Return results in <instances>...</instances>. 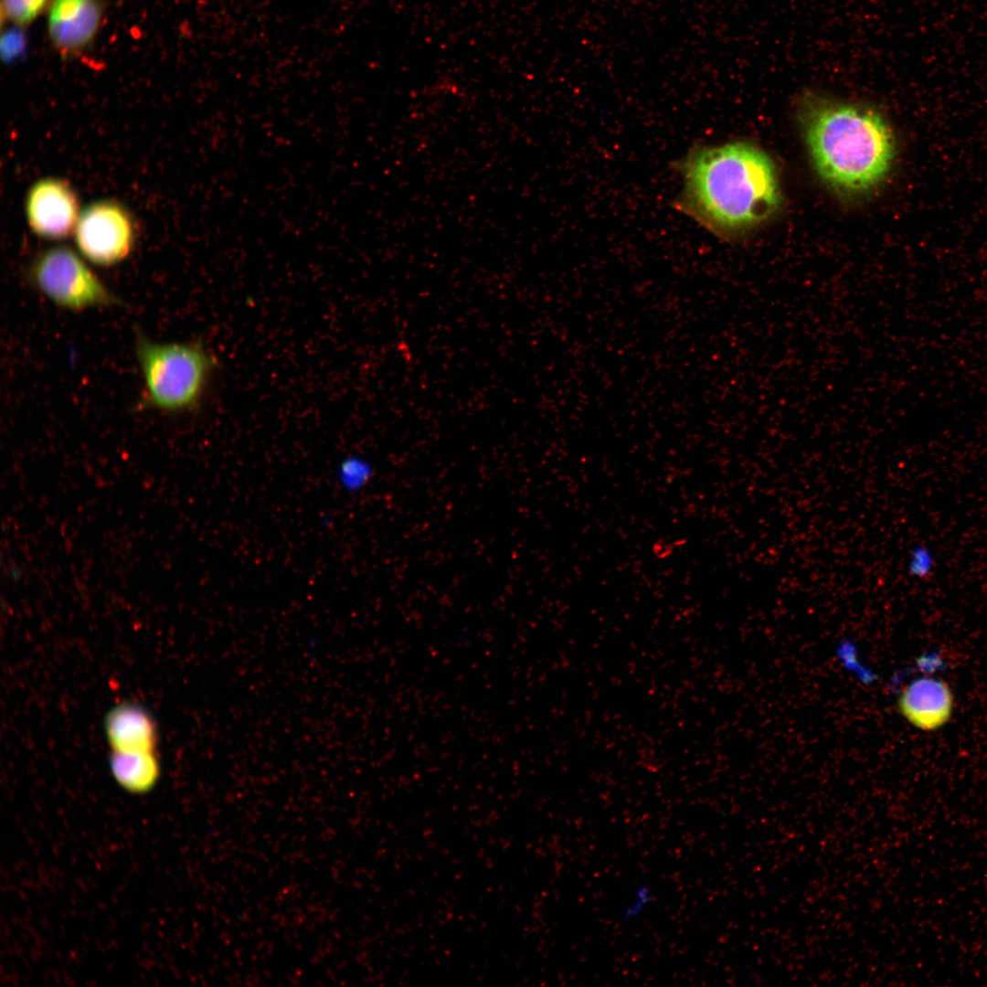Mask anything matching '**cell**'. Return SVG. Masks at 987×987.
<instances>
[{
  "label": "cell",
  "mask_w": 987,
  "mask_h": 987,
  "mask_svg": "<svg viewBox=\"0 0 987 987\" xmlns=\"http://www.w3.org/2000/svg\"><path fill=\"white\" fill-rule=\"evenodd\" d=\"M74 236L80 253L87 260L101 267H111L122 262L132 252L136 228L125 207L103 199L80 212Z\"/></svg>",
  "instance_id": "obj_5"
},
{
  "label": "cell",
  "mask_w": 987,
  "mask_h": 987,
  "mask_svg": "<svg viewBox=\"0 0 987 987\" xmlns=\"http://www.w3.org/2000/svg\"><path fill=\"white\" fill-rule=\"evenodd\" d=\"M50 0H2L6 18L18 27L33 22L50 4Z\"/></svg>",
  "instance_id": "obj_12"
},
{
  "label": "cell",
  "mask_w": 987,
  "mask_h": 987,
  "mask_svg": "<svg viewBox=\"0 0 987 987\" xmlns=\"http://www.w3.org/2000/svg\"><path fill=\"white\" fill-rule=\"evenodd\" d=\"M105 732L116 752H154L157 730L151 715L143 707L122 703L105 718Z\"/></svg>",
  "instance_id": "obj_9"
},
{
  "label": "cell",
  "mask_w": 987,
  "mask_h": 987,
  "mask_svg": "<svg viewBox=\"0 0 987 987\" xmlns=\"http://www.w3.org/2000/svg\"><path fill=\"white\" fill-rule=\"evenodd\" d=\"M682 175L678 209L726 239L763 224L781 206L777 167L749 142L695 148L683 161Z\"/></svg>",
  "instance_id": "obj_1"
},
{
  "label": "cell",
  "mask_w": 987,
  "mask_h": 987,
  "mask_svg": "<svg viewBox=\"0 0 987 987\" xmlns=\"http://www.w3.org/2000/svg\"><path fill=\"white\" fill-rule=\"evenodd\" d=\"M797 113L806 149L820 178L843 194L876 187L895 155L892 131L869 104L807 91Z\"/></svg>",
  "instance_id": "obj_2"
},
{
  "label": "cell",
  "mask_w": 987,
  "mask_h": 987,
  "mask_svg": "<svg viewBox=\"0 0 987 987\" xmlns=\"http://www.w3.org/2000/svg\"><path fill=\"white\" fill-rule=\"evenodd\" d=\"M897 704L900 715L910 725L922 731L932 732L950 722L954 709V696L945 681L924 676L907 685L901 690Z\"/></svg>",
  "instance_id": "obj_8"
},
{
  "label": "cell",
  "mask_w": 987,
  "mask_h": 987,
  "mask_svg": "<svg viewBox=\"0 0 987 987\" xmlns=\"http://www.w3.org/2000/svg\"><path fill=\"white\" fill-rule=\"evenodd\" d=\"M26 37L19 29H9L2 35L1 57L6 63L20 58L26 49Z\"/></svg>",
  "instance_id": "obj_13"
},
{
  "label": "cell",
  "mask_w": 987,
  "mask_h": 987,
  "mask_svg": "<svg viewBox=\"0 0 987 987\" xmlns=\"http://www.w3.org/2000/svg\"><path fill=\"white\" fill-rule=\"evenodd\" d=\"M373 475V465L359 456L345 459L339 468L341 483L349 491L361 490L370 482Z\"/></svg>",
  "instance_id": "obj_11"
},
{
  "label": "cell",
  "mask_w": 987,
  "mask_h": 987,
  "mask_svg": "<svg viewBox=\"0 0 987 987\" xmlns=\"http://www.w3.org/2000/svg\"><path fill=\"white\" fill-rule=\"evenodd\" d=\"M25 207L33 233L51 240H61L74 234L81 212L75 190L66 180L58 177H45L32 185Z\"/></svg>",
  "instance_id": "obj_6"
},
{
  "label": "cell",
  "mask_w": 987,
  "mask_h": 987,
  "mask_svg": "<svg viewBox=\"0 0 987 987\" xmlns=\"http://www.w3.org/2000/svg\"><path fill=\"white\" fill-rule=\"evenodd\" d=\"M134 351L143 381L144 409L178 414L199 406L216 366L202 345L157 342L137 332Z\"/></svg>",
  "instance_id": "obj_3"
},
{
  "label": "cell",
  "mask_w": 987,
  "mask_h": 987,
  "mask_svg": "<svg viewBox=\"0 0 987 987\" xmlns=\"http://www.w3.org/2000/svg\"><path fill=\"white\" fill-rule=\"evenodd\" d=\"M110 768L116 782L133 794L149 792L160 777L155 752L111 751Z\"/></svg>",
  "instance_id": "obj_10"
},
{
  "label": "cell",
  "mask_w": 987,
  "mask_h": 987,
  "mask_svg": "<svg viewBox=\"0 0 987 987\" xmlns=\"http://www.w3.org/2000/svg\"><path fill=\"white\" fill-rule=\"evenodd\" d=\"M48 7V37L60 54H78L93 42L102 18L100 0H51Z\"/></svg>",
  "instance_id": "obj_7"
},
{
  "label": "cell",
  "mask_w": 987,
  "mask_h": 987,
  "mask_svg": "<svg viewBox=\"0 0 987 987\" xmlns=\"http://www.w3.org/2000/svg\"><path fill=\"white\" fill-rule=\"evenodd\" d=\"M31 284L58 308L82 312L91 308L122 304L113 293L71 249L56 246L39 253L32 261Z\"/></svg>",
  "instance_id": "obj_4"
},
{
  "label": "cell",
  "mask_w": 987,
  "mask_h": 987,
  "mask_svg": "<svg viewBox=\"0 0 987 987\" xmlns=\"http://www.w3.org/2000/svg\"><path fill=\"white\" fill-rule=\"evenodd\" d=\"M652 900V892L647 886H641L637 888L633 900L625 908L622 915V921H628L638 916L642 912L644 907Z\"/></svg>",
  "instance_id": "obj_14"
}]
</instances>
